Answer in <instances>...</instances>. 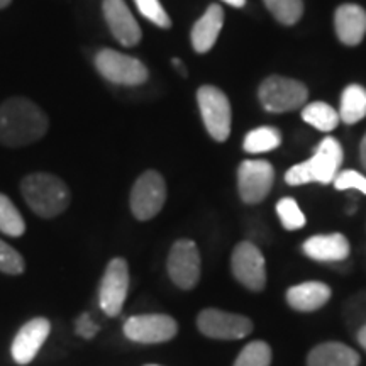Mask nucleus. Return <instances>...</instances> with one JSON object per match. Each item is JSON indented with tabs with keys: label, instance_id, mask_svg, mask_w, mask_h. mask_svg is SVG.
Instances as JSON below:
<instances>
[{
	"label": "nucleus",
	"instance_id": "29",
	"mask_svg": "<svg viewBox=\"0 0 366 366\" xmlns=\"http://www.w3.org/2000/svg\"><path fill=\"white\" fill-rule=\"evenodd\" d=\"M134 2L137 9H139V12L143 14L146 19L153 22L154 26L162 27V29H168L172 26V19L164 12L159 0H134Z\"/></svg>",
	"mask_w": 366,
	"mask_h": 366
},
{
	"label": "nucleus",
	"instance_id": "28",
	"mask_svg": "<svg viewBox=\"0 0 366 366\" xmlns=\"http://www.w3.org/2000/svg\"><path fill=\"white\" fill-rule=\"evenodd\" d=\"M24 268L26 262L19 251L0 239V272L6 274H21Z\"/></svg>",
	"mask_w": 366,
	"mask_h": 366
},
{
	"label": "nucleus",
	"instance_id": "23",
	"mask_svg": "<svg viewBox=\"0 0 366 366\" xmlns=\"http://www.w3.org/2000/svg\"><path fill=\"white\" fill-rule=\"evenodd\" d=\"M282 144V134L280 131L274 129V127L263 126L258 129L249 131L244 137V148L246 153L251 154H259V153H268V151L277 149Z\"/></svg>",
	"mask_w": 366,
	"mask_h": 366
},
{
	"label": "nucleus",
	"instance_id": "6",
	"mask_svg": "<svg viewBox=\"0 0 366 366\" xmlns=\"http://www.w3.org/2000/svg\"><path fill=\"white\" fill-rule=\"evenodd\" d=\"M197 102H199L200 114H202L204 124L209 134L214 139L222 143L231 134V104L222 90L217 86L204 85L197 92Z\"/></svg>",
	"mask_w": 366,
	"mask_h": 366
},
{
	"label": "nucleus",
	"instance_id": "9",
	"mask_svg": "<svg viewBox=\"0 0 366 366\" xmlns=\"http://www.w3.org/2000/svg\"><path fill=\"white\" fill-rule=\"evenodd\" d=\"M178 332L177 320L164 314L132 315L124 322V336L141 345H159L173 340Z\"/></svg>",
	"mask_w": 366,
	"mask_h": 366
},
{
	"label": "nucleus",
	"instance_id": "37",
	"mask_svg": "<svg viewBox=\"0 0 366 366\" xmlns=\"http://www.w3.org/2000/svg\"><path fill=\"white\" fill-rule=\"evenodd\" d=\"M12 0H0V9H4V7H7L9 4H11Z\"/></svg>",
	"mask_w": 366,
	"mask_h": 366
},
{
	"label": "nucleus",
	"instance_id": "5",
	"mask_svg": "<svg viewBox=\"0 0 366 366\" xmlns=\"http://www.w3.org/2000/svg\"><path fill=\"white\" fill-rule=\"evenodd\" d=\"M167 200V183L158 172L148 170L132 185L129 205L137 221H149L158 216Z\"/></svg>",
	"mask_w": 366,
	"mask_h": 366
},
{
	"label": "nucleus",
	"instance_id": "24",
	"mask_svg": "<svg viewBox=\"0 0 366 366\" xmlns=\"http://www.w3.org/2000/svg\"><path fill=\"white\" fill-rule=\"evenodd\" d=\"M0 232L11 237H21L26 232V222L19 209L4 194H0Z\"/></svg>",
	"mask_w": 366,
	"mask_h": 366
},
{
	"label": "nucleus",
	"instance_id": "15",
	"mask_svg": "<svg viewBox=\"0 0 366 366\" xmlns=\"http://www.w3.org/2000/svg\"><path fill=\"white\" fill-rule=\"evenodd\" d=\"M104 17L114 38L126 48L139 44L141 27L124 0H104Z\"/></svg>",
	"mask_w": 366,
	"mask_h": 366
},
{
	"label": "nucleus",
	"instance_id": "10",
	"mask_svg": "<svg viewBox=\"0 0 366 366\" xmlns=\"http://www.w3.org/2000/svg\"><path fill=\"white\" fill-rule=\"evenodd\" d=\"M232 274L236 280L253 292H262L267 287V264L263 253L253 242L242 241L232 251Z\"/></svg>",
	"mask_w": 366,
	"mask_h": 366
},
{
	"label": "nucleus",
	"instance_id": "16",
	"mask_svg": "<svg viewBox=\"0 0 366 366\" xmlns=\"http://www.w3.org/2000/svg\"><path fill=\"white\" fill-rule=\"evenodd\" d=\"M334 26L341 43L347 46L360 44L366 36V11L356 4H345L337 7Z\"/></svg>",
	"mask_w": 366,
	"mask_h": 366
},
{
	"label": "nucleus",
	"instance_id": "33",
	"mask_svg": "<svg viewBox=\"0 0 366 366\" xmlns=\"http://www.w3.org/2000/svg\"><path fill=\"white\" fill-rule=\"evenodd\" d=\"M356 337H358V342L361 345V347L366 351V324L363 327L358 329V332H356Z\"/></svg>",
	"mask_w": 366,
	"mask_h": 366
},
{
	"label": "nucleus",
	"instance_id": "38",
	"mask_svg": "<svg viewBox=\"0 0 366 366\" xmlns=\"http://www.w3.org/2000/svg\"><path fill=\"white\" fill-rule=\"evenodd\" d=\"M144 366H159V365H144Z\"/></svg>",
	"mask_w": 366,
	"mask_h": 366
},
{
	"label": "nucleus",
	"instance_id": "21",
	"mask_svg": "<svg viewBox=\"0 0 366 366\" xmlns=\"http://www.w3.org/2000/svg\"><path fill=\"white\" fill-rule=\"evenodd\" d=\"M366 116V89L361 85L346 86L341 95L340 119L346 124H356Z\"/></svg>",
	"mask_w": 366,
	"mask_h": 366
},
{
	"label": "nucleus",
	"instance_id": "4",
	"mask_svg": "<svg viewBox=\"0 0 366 366\" xmlns=\"http://www.w3.org/2000/svg\"><path fill=\"white\" fill-rule=\"evenodd\" d=\"M259 102L268 112H290L304 107L307 102L309 90L302 81L287 76H268L259 86Z\"/></svg>",
	"mask_w": 366,
	"mask_h": 366
},
{
	"label": "nucleus",
	"instance_id": "35",
	"mask_svg": "<svg viewBox=\"0 0 366 366\" xmlns=\"http://www.w3.org/2000/svg\"><path fill=\"white\" fill-rule=\"evenodd\" d=\"M172 63H173V66H175V68H177V70H178V71H180L183 76H187V70H185V65H183V63L180 61V59H178V58H173V59H172Z\"/></svg>",
	"mask_w": 366,
	"mask_h": 366
},
{
	"label": "nucleus",
	"instance_id": "31",
	"mask_svg": "<svg viewBox=\"0 0 366 366\" xmlns=\"http://www.w3.org/2000/svg\"><path fill=\"white\" fill-rule=\"evenodd\" d=\"M332 183L337 190H358L366 195V177L355 170L340 172Z\"/></svg>",
	"mask_w": 366,
	"mask_h": 366
},
{
	"label": "nucleus",
	"instance_id": "2",
	"mask_svg": "<svg viewBox=\"0 0 366 366\" xmlns=\"http://www.w3.org/2000/svg\"><path fill=\"white\" fill-rule=\"evenodd\" d=\"M26 204L39 217L51 219L63 214L70 205L66 183L51 173H31L21 183Z\"/></svg>",
	"mask_w": 366,
	"mask_h": 366
},
{
	"label": "nucleus",
	"instance_id": "34",
	"mask_svg": "<svg viewBox=\"0 0 366 366\" xmlns=\"http://www.w3.org/2000/svg\"><path fill=\"white\" fill-rule=\"evenodd\" d=\"M360 157H361V163H363V167H365V170H366V134L363 137V141H361Z\"/></svg>",
	"mask_w": 366,
	"mask_h": 366
},
{
	"label": "nucleus",
	"instance_id": "26",
	"mask_svg": "<svg viewBox=\"0 0 366 366\" xmlns=\"http://www.w3.org/2000/svg\"><path fill=\"white\" fill-rule=\"evenodd\" d=\"M272 365V347L264 341H253L242 347L234 361V366H269Z\"/></svg>",
	"mask_w": 366,
	"mask_h": 366
},
{
	"label": "nucleus",
	"instance_id": "30",
	"mask_svg": "<svg viewBox=\"0 0 366 366\" xmlns=\"http://www.w3.org/2000/svg\"><path fill=\"white\" fill-rule=\"evenodd\" d=\"M346 320L351 327H363L366 324V292L356 295L346 305Z\"/></svg>",
	"mask_w": 366,
	"mask_h": 366
},
{
	"label": "nucleus",
	"instance_id": "27",
	"mask_svg": "<svg viewBox=\"0 0 366 366\" xmlns=\"http://www.w3.org/2000/svg\"><path fill=\"white\" fill-rule=\"evenodd\" d=\"M277 212L278 217H280V222L283 227L288 229V231H297V229L305 226V216L302 212L299 204L295 202L290 197H285V199L278 200L277 204Z\"/></svg>",
	"mask_w": 366,
	"mask_h": 366
},
{
	"label": "nucleus",
	"instance_id": "19",
	"mask_svg": "<svg viewBox=\"0 0 366 366\" xmlns=\"http://www.w3.org/2000/svg\"><path fill=\"white\" fill-rule=\"evenodd\" d=\"M224 24V11L221 6L212 4L209 6L204 16L195 22L194 29H192V46L197 53H207L216 44Z\"/></svg>",
	"mask_w": 366,
	"mask_h": 366
},
{
	"label": "nucleus",
	"instance_id": "11",
	"mask_svg": "<svg viewBox=\"0 0 366 366\" xmlns=\"http://www.w3.org/2000/svg\"><path fill=\"white\" fill-rule=\"evenodd\" d=\"M197 327L212 340H242L253 332V322L239 314L221 309H205L197 317Z\"/></svg>",
	"mask_w": 366,
	"mask_h": 366
},
{
	"label": "nucleus",
	"instance_id": "7",
	"mask_svg": "<svg viewBox=\"0 0 366 366\" xmlns=\"http://www.w3.org/2000/svg\"><path fill=\"white\" fill-rule=\"evenodd\" d=\"M129 292V264L124 258H114L105 267L99 287V305L107 317L122 312Z\"/></svg>",
	"mask_w": 366,
	"mask_h": 366
},
{
	"label": "nucleus",
	"instance_id": "17",
	"mask_svg": "<svg viewBox=\"0 0 366 366\" xmlns=\"http://www.w3.org/2000/svg\"><path fill=\"white\" fill-rule=\"evenodd\" d=\"M304 253L315 262H342L350 256V241L340 232L312 236L304 242Z\"/></svg>",
	"mask_w": 366,
	"mask_h": 366
},
{
	"label": "nucleus",
	"instance_id": "12",
	"mask_svg": "<svg viewBox=\"0 0 366 366\" xmlns=\"http://www.w3.org/2000/svg\"><path fill=\"white\" fill-rule=\"evenodd\" d=\"M172 282L182 290H192L200 280V253L194 241L178 239L167 262Z\"/></svg>",
	"mask_w": 366,
	"mask_h": 366
},
{
	"label": "nucleus",
	"instance_id": "22",
	"mask_svg": "<svg viewBox=\"0 0 366 366\" xmlns=\"http://www.w3.org/2000/svg\"><path fill=\"white\" fill-rule=\"evenodd\" d=\"M302 119L307 124L322 132L334 131L341 121L340 112H336V109L326 102H314L305 105L304 111H302Z\"/></svg>",
	"mask_w": 366,
	"mask_h": 366
},
{
	"label": "nucleus",
	"instance_id": "32",
	"mask_svg": "<svg viewBox=\"0 0 366 366\" xmlns=\"http://www.w3.org/2000/svg\"><path fill=\"white\" fill-rule=\"evenodd\" d=\"M75 331L79 336L85 337V340H92L100 331L97 322H94V319L90 317L89 314H81L79 319H76V327Z\"/></svg>",
	"mask_w": 366,
	"mask_h": 366
},
{
	"label": "nucleus",
	"instance_id": "18",
	"mask_svg": "<svg viewBox=\"0 0 366 366\" xmlns=\"http://www.w3.org/2000/svg\"><path fill=\"white\" fill-rule=\"evenodd\" d=\"M331 299V288L322 282H305L288 288L287 302L299 312H314Z\"/></svg>",
	"mask_w": 366,
	"mask_h": 366
},
{
	"label": "nucleus",
	"instance_id": "13",
	"mask_svg": "<svg viewBox=\"0 0 366 366\" xmlns=\"http://www.w3.org/2000/svg\"><path fill=\"white\" fill-rule=\"evenodd\" d=\"M274 180L273 167L264 159H246L237 170V190L242 202L259 204L267 199Z\"/></svg>",
	"mask_w": 366,
	"mask_h": 366
},
{
	"label": "nucleus",
	"instance_id": "36",
	"mask_svg": "<svg viewBox=\"0 0 366 366\" xmlns=\"http://www.w3.org/2000/svg\"><path fill=\"white\" fill-rule=\"evenodd\" d=\"M222 2H226V4H229V6L237 7V9L246 6V0H222Z\"/></svg>",
	"mask_w": 366,
	"mask_h": 366
},
{
	"label": "nucleus",
	"instance_id": "8",
	"mask_svg": "<svg viewBox=\"0 0 366 366\" xmlns=\"http://www.w3.org/2000/svg\"><path fill=\"white\" fill-rule=\"evenodd\" d=\"M95 66L105 80L116 85H141L148 80L149 75L143 61L114 49H100L95 56Z\"/></svg>",
	"mask_w": 366,
	"mask_h": 366
},
{
	"label": "nucleus",
	"instance_id": "25",
	"mask_svg": "<svg viewBox=\"0 0 366 366\" xmlns=\"http://www.w3.org/2000/svg\"><path fill=\"white\" fill-rule=\"evenodd\" d=\"M264 6L273 14L274 19L285 26H294L304 14L302 0H263Z\"/></svg>",
	"mask_w": 366,
	"mask_h": 366
},
{
	"label": "nucleus",
	"instance_id": "1",
	"mask_svg": "<svg viewBox=\"0 0 366 366\" xmlns=\"http://www.w3.org/2000/svg\"><path fill=\"white\" fill-rule=\"evenodd\" d=\"M48 131V117L34 102L22 97L9 99L0 105V143L19 148L36 143Z\"/></svg>",
	"mask_w": 366,
	"mask_h": 366
},
{
	"label": "nucleus",
	"instance_id": "14",
	"mask_svg": "<svg viewBox=\"0 0 366 366\" xmlns=\"http://www.w3.org/2000/svg\"><path fill=\"white\" fill-rule=\"evenodd\" d=\"M51 332V322L46 317H34L22 326L14 337L11 353L17 365L26 366L38 356Z\"/></svg>",
	"mask_w": 366,
	"mask_h": 366
},
{
	"label": "nucleus",
	"instance_id": "20",
	"mask_svg": "<svg viewBox=\"0 0 366 366\" xmlns=\"http://www.w3.org/2000/svg\"><path fill=\"white\" fill-rule=\"evenodd\" d=\"M307 366H360V355L342 342H324L310 351Z\"/></svg>",
	"mask_w": 366,
	"mask_h": 366
},
{
	"label": "nucleus",
	"instance_id": "3",
	"mask_svg": "<svg viewBox=\"0 0 366 366\" xmlns=\"http://www.w3.org/2000/svg\"><path fill=\"white\" fill-rule=\"evenodd\" d=\"M342 163V148L340 141L334 137H326L312 158L307 162L295 164L285 173L288 185H305V183H332L340 173Z\"/></svg>",
	"mask_w": 366,
	"mask_h": 366
}]
</instances>
